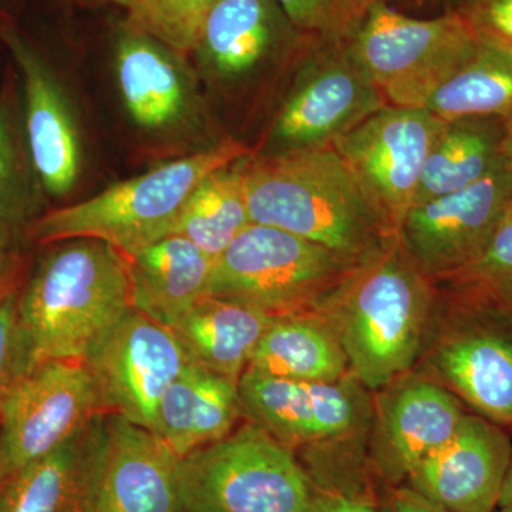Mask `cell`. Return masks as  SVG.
Instances as JSON below:
<instances>
[{
    "instance_id": "cell-28",
    "label": "cell",
    "mask_w": 512,
    "mask_h": 512,
    "mask_svg": "<svg viewBox=\"0 0 512 512\" xmlns=\"http://www.w3.org/2000/svg\"><path fill=\"white\" fill-rule=\"evenodd\" d=\"M247 157L208 174L191 192L175 222L174 235L190 239L215 261L252 224L244 184Z\"/></svg>"
},
{
    "instance_id": "cell-42",
    "label": "cell",
    "mask_w": 512,
    "mask_h": 512,
    "mask_svg": "<svg viewBox=\"0 0 512 512\" xmlns=\"http://www.w3.org/2000/svg\"><path fill=\"white\" fill-rule=\"evenodd\" d=\"M383 2L389 3L390 5V2H392V0H383ZM397 2H399V0H397Z\"/></svg>"
},
{
    "instance_id": "cell-20",
    "label": "cell",
    "mask_w": 512,
    "mask_h": 512,
    "mask_svg": "<svg viewBox=\"0 0 512 512\" xmlns=\"http://www.w3.org/2000/svg\"><path fill=\"white\" fill-rule=\"evenodd\" d=\"M104 416L0 487V512H94Z\"/></svg>"
},
{
    "instance_id": "cell-4",
    "label": "cell",
    "mask_w": 512,
    "mask_h": 512,
    "mask_svg": "<svg viewBox=\"0 0 512 512\" xmlns=\"http://www.w3.org/2000/svg\"><path fill=\"white\" fill-rule=\"evenodd\" d=\"M252 154L235 138L121 181L89 200L46 212L26 229L40 245L97 239L123 255L173 234L185 202L212 171Z\"/></svg>"
},
{
    "instance_id": "cell-36",
    "label": "cell",
    "mask_w": 512,
    "mask_h": 512,
    "mask_svg": "<svg viewBox=\"0 0 512 512\" xmlns=\"http://www.w3.org/2000/svg\"><path fill=\"white\" fill-rule=\"evenodd\" d=\"M311 512H379L372 504L338 491L315 488Z\"/></svg>"
},
{
    "instance_id": "cell-8",
    "label": "cell",
    "mask_w": 512,
    "mask_h": 512,
    "mask_svg": "<svg viewBox=\"0 0 512 512\" xmlns=\"http://www.w3.org/2000/svg\"><path fill=\"white\" fill-rule=\"evenodd\" d=\"M289 82L258 156L332 147L386 106L346 42L309 37L289 67Z\"/></svg>"
},
{
    "instance_id": "cell-34",
    "label": "cell",
    "mask_w": 512,
    "mask_h": 512,
    "mask_svg": "<svg viewBox=\"0 0 512 512\" xmlns=\"http://www.w3.org/2000/svg\"><path fill=\"white\" fill-rule=\"evenodd\" d=\"M478 39L512 50V0H450Z\"/></svg>"
},
{
    "instance_id": "cell-6",
    "label": "cell",
    "mask_w": 512,
    "mask_h": 512,
    "mask_svg": "<svg viewBox=\"0 0 512 512\" xmlns=\"http://www.w3.org/2000/svg\"><path fill=\"white\" fill-rule=\"evenodd\" d=\"M357 265L282 229L251 224L218 256L208 295L275 316L318 311Z\"/></svg>"
},
{
    "instance_id": "cell-31",
    "label": "cell",
    "mask_w": 512,
    "mask_h": 512,
    "mask_svg": "<svg viewBox=\"0 0 512 512\" xmlns=\"http://www.w3.org/2000/svg\"><path fill=\"white\" fill-rule=\"evenodd\" d=\"M303 36L346 42L355 32L370 0H275Z\"/></svg>"
},
{
    "instance_id": "cell-10",
    "label": "cell",
    "mask_w": 512,
    "mask_h": 512,
    "mask_svg": "<svg viewBox=\"0 0 512 512\" xmlns=\"http://www.w3.org/2000/svg\"><path fill=\"white\" fill-rule=\"evenodd\" d=\"M104 414L83 362L45 360L30 367L0 407V487Z\"/></svg>"
},
{
    "instance_id": "cell-9",
    "label": "cell",
    "mask_w": 512,
    "mask_h": 512,
    "mask_svg": "<svg viewBox=\"0 0 512 512\" xmlns=\"http://www.w3.org/2000/svg\"><path fill=\"white\" fill-rule=\"evenodd\" d=\"M423 355L431 379L512 429V309L439 288Z\"/></svg>"
},
{
    "instance_id": "cell-1",
    "label": "cell",
    "mask_w": 512,
    "mask_h": 512,
    "mask_svg": "<svg viewBox=\"0 0 512 512\" xmlns=\"http://www.w3.org/2000/svg\"><path fill=\"white\" fill-rule=\"evenodd\" d=\"M252 224L268 225L365 261L396 232L332 147L244 160Z\"/></svg>"
},
{
    "instance_id": "cell-15",
    "label": "cell",
    "mask_w": 512,
    "mask_h": 512,
    "mask_svg": "<svg viewBox=\"0 0 512 512\" xmlns=\"http://www.w3.org/2000/svg\"><path fill=\"white\" fill-rule=\"evenodd\" d=\"M275 0H217L202 23L195 52L228 89L288 70L308 42Z\"/></svg>"
},
{
    "instance_id": "cell-2",
    "label": "cell",
    "mask_w": 512,
    "mask_h": 512,
    "mask_svg": "<svg viewBox=\"0 0 512 512\" xmlns=\"http://www.w3.org/2000/svg\"><path fill=\"white\" fill-rule=\"evenodd\" d=\"M439 288L394 237L360 262L318 311L338 333L350 375L365 389L402 379L426 349Z\"/></svg>"
},
{
    "instance_id": "cell-25",
    "label": "cell",
    "mask_w": 512,
    "mask_h": 512,
    "mask_svg": "<svg viewBox=\"0 0 512 512\" xmlns=\"http://www.w3.org/2000/svg\"><path fill=\"white\" fill-rule=\"evenodd\" d=\"M249 370L298 382L335 383L349 376V360L325 313L276 316L256 346Z\"/></svg>"
},
{
    "instance_id": "cell-3",
    "label": "cell",
    "mask_w": 512,
    "mask_h": 512,
    "mask_svg": "<svg viewBox=\"0 0 512 512\" xmlns=\"http://www.w3.org/2000/svg\"><path fill=\"white\" fill-rule=\"evenodd\" d=\"M19 291L18 312L33 365L84 362L133 309L126 258L97 239L57 242Z\"/></svg>"
},
{
    "instance_id": "cell-33",
    "label": "cell",
    "mask_w": 512,
    "mask_h": 512,
    "mask_svg": "<svg viewBox=\"0 0 512 512\" xmlns=\"http://www.w3.org/2000/svg\"><path fill=\"white\" fill-rule=\"evenodd\" d=\"M19 291L0 299V407L10 389L33 366L19 322Z\"/></svg>"
},
{
    "instance_id": "cell-38",
    "label": "cell",
    "mask_w": 512,
    "mask_h": 512,
    "mask_svg": "<svg viewBox=\"0 0 512 512\" xmlns=\"http://www.w3.org/2000/svg\"><path fill=\"white\" fill-rule=\"evenodd\" d=\"M508 505H512V458L510 467H508L507 476H505L500 500H498V507H508Z\"/></svg>"
},
{
    "instance_id": "cell-37",
    "label": "cell",
    "mask_w": 512,
    "mask_h": 512,
    "mask_svg": "<svg viewBox=\"0 0 512 512\" xmlns=\"http://www.w3.org/2000/svg\"><path fill=\"white\" fill-rule=\"evenodd\" d=\"M380 512H448L437 507L426 498L414 493L406 485L390 488L383 500Z\"/></svg>"
},
{
    "instance_id": "cell-32",
    "label": "cell",
    "mask_w": 512,
    "mask_h": 512,
    "mask_svg": "<svg viewBox=\"0 0 512 512\" xmlns=\"http://www.w3.org/2000/svg\"><path fill=\"white\" fill-rule=\"evenodd\" d=\"M30 198L8 101L0 100V220L16 231L30 225Z\"/></svg>"
},
{
    "instance_id": "cell-11",
    "label": "cell",
    "mask_w": 512,
    "mask_h": 512,
    "mask_svg": "<svg viewBox=\"0 0 512 512\" xmlns=\"http://www.w3.org/2000/svg\"><path fill=\"white\" fill-rule=\"evenodd\" d=\"M104 414L154 430L158 404L191 360L173 330L131 309L84 359Z\"/></svg>"
},
{
    "instance_id": "cell-5",
    "label": "cell",
    "mask_w": 512,
    "mask_h": 512,
    "mask_svg": "<svg viewBox=\"0 0 512 512\" xmlns=\"http://www.w3.org/2000/svg\"><path fill=\"white\" fill-rule=\"evenodd\" d=\"M315 488L295 451L249 420L178 461L181 512H311Z\"/></svg>"
},
{
    "instance_id": "cell-24",
    "label": "cell",
    "mask_w": 512,
    "mask_h": 512,
    "mask_svg": "<svg viewBox=\"0 0 512 512\" xmlns=\"http://www.w3.org/2000/svg\"><path fill=\"white\" fill-rule=\"evenodd\" d=\"M178 53L153 37L124 29L117 46V80L131 119L146 130L173 126L188 104Z\"/></svg>"
},
{
    "instance_id": "cell-7",
    "label": "cell",
    "mask_w": 512,
    "mask_h": 512,
    "mask_svg": "<svg viewBox=\"0 0 512 512\" xmlns=\"http://www.w3.org/2000/svg\"><path fill=\"white\" fill-rule=\"evenodd\" d=\"M476 43L473 29L453 10L417 19L370 0L348 47L387 104L424 109Z\"/></svg>"
},
{
    "instance_id": "cell-23",
    "label": "cell",
    "mask_w": 512,
    "mask_h": 512,
    "mask_svg": "<svg viewBox=\"0 0 512 512\" xmlns=\"http://www.w3.org/2000/svg\"><path fill=\"white\" fill-rule=\"evenodd\" d=\"M275 318L255 306L205 295L170 330L191 363L239 380Z\"/></svg>"
},
{
    "instance_id": "cell-27",
    "label": "cell",
    "mask_w": 512,
    "mask_h": 512,
    "mask_svg": "<svg viewBox=\"0 0 512 512\" xmlns=\"http://www.w3.org/2000/svg\"><path fill=\"white\" fill-rule=\"evenodd\" d=\"M443 121L464 117H512V50L478 39L463 63L427 101Z\"/></svg>"
},
{
    "instance_id": "cell-22",
    "label": "cell",
    "mask_w": 512,
    "mask_h": 512,
    "mask_svg": "<svg viewBox=\"0 0 512 512\" xmlns=\"http://www.w3.org/2000/svg\"><path fill=\"white\" fill-rule=\"evenodd\" d=\"M241 416L238 380L190 363L165 390L153 431L183 458L224 439Z\"/></svg>"
},
{
    "instance_id": "cell-39",
    "label": "cell",
    "mask_w": 512,
    "mask_h": 512,
    "mask_svg": "<svg viewBox=\"0 0 512 512\" xmlns=\"http://www.w3.org/2000/svg\"><path fill=\"white\" fill-rule=\"evenodd\" d=\"M507 130H508V137H507V153L508 158H510V164L512 168V117L507 120Z\"/></svg>"
},
{
    "instance_id": "cell-16",
    "label": "cell",
    "mask_w": 512,
    "mask_h": 512,
    "mask_svg": "<svg viewBox=\"0 0 512 512\" xmlns=\"http://www.w3.org/2000/svg\"><path fill=\"white\" fill-rule=\"evenodd\" d=\"M467 412L456 394L431 377H403L384 389L370 461L390 487L406 483L424 458L456 433Z\"/></svg>"
},
{
    "instance_id": "cell-29",
    "label": "cell",
    "mask_w": 512,
    "mask_h": 512,
    "mask_svg": "<svg viewBox=\"0 0 512 512\" xmlns=\"http://www.w3.org/2000/svg\"><path fill=\"white\" fill-rule=\"evenodd\" d=\"M436 285L443 291L512 309V202L480 254Z\"/></svg>"
},
{
    "instance_id": "cell-13",
    "label": "cell",
    "mask_w": 512,
    "mask_h": 512,
    "mask_svg": "<svg viewBox=\"0 0 512 512\" xmlns=\"http://www.w3.org/2000/svg\"><path fill=\"white\" fill-rule=\"evenodd\" d=\"M443 124L423 107L386 104L332 146L394 232L412 207Z\"/></svg>"
},
{
    "instance_id": "cell-41",
    "label": "cell",
    "mask_w": 512,
    "mask_h": 512,
    "mask_svg": "<svg viewBox=\"0 0 512 512\" xmlns=\"http://www.w3.org/2000/svg\"><path fill=\"white\" fill-rule=\"evenodd\" d=\"M494 512H512V505H508V507H497Z\"/></svg>"
},
{
    "instance_id": "cell-18",
    "label": "cell",
    "mask_w": 512,
    "mask_h": 512,
    "mask_svg": "<svg viewBox=\"0 0 512 512\" xmlns=\"http://www.w3.org/2000/svg\"><path fill=\"white\" fill-rule=\"evenodd\" d=\"M178 461L154 431L106 414L94 512H181Z\"/></svg>"
},
{
    "instance_id": "cell-30",
    "label": "cell",
    "mask_w": 512,
    "mask_h": 512,
    "mask_svg": "<svg viewBox=\"0 0 512 512\" xmlns=\"http://www.w3.org/2000/svg\"><path fill=\"white\" fill-rule=\"evenodd\" d=\"M217 0H133L126 28L136 30L178 53L197 46L202 23Z\"/></svg>"
},
{
    "instance_id": "cell-14",
    "label": "cell",
    "mask_w": 512,
    "mask_h": 512,
    "mask_svg": "<svg viewBox=\"0 0 512 512\" xmlns=\"http://www.w3.org/2000/svg\"><path fill=\"white\" fill-rule=\"evenodd\" d=\"M238 387L247 420L293 451L352 436L370 417L365 387L353 376L335 383H313L247 369Z\"/></svg>"
},
{
    "instance_id": "cell-19",
    "label": "cell",
    "mask_w": 512,
    "mask_h": 512,
    "mask_svg": "<svg viewBox=\"0 0 512 512\" xmlns=\"http://www.w3.org/2000/svg\"><path fill=\"white\" fill-rule=\"evenodd\" d=\"M3 39L22 72L25 128L30 161L43 190L52 197L72 191L82 165V147L69 101L42 56L13 30Z\"/></svg>"
},
{
    "instance_id": "cell-17",
    "label": "cell",
    "mask_w": 512,
    "mask_h": 512,
    "mask_svg": "<svg viewBox=\"0 0 512 512\" xmlns=\"http://www.w3.org/2000/svg\"><path fill=\"white\" fill-rule=\"evenodd\" d=\"M511 458L504 427L467 413L453 437L424 458L404 485L448 512H494Z\"/></svg>"
},
{
    "instance_id": "cell-35",
    "label": "cell",
    "mask_w": 512,
    "mask_h": 512,
    "mask_svg": "<svg viewBox=\"0 0 512 512\" xmlns=\"http://www.w3.org/2000/svg\"><path fill=\"white\" fill-rule=\"evenodd\" d=\"M20 232L0 220V299L19 291Z\"/></svg>"
},
{
    "instance_id": "cell-40",
    "label": "cell",
    "mask_w": 512,
    "mask_h": 512,
    "mask_svg": "<svg viewBox=\"0 0 512 512\" xmlns=\"http://www.w3.org/2000/svg\"><path fill=\"white\" fill-rule=\"evenodd\" d=\"M111 2L119 3V5L126 6V8H128V6L131 5V2H133V0H111Z\"/></svg>"
},
{
    "instance_id": "cell-21",
    "label": "cell",
    "mask_w": 512,
    "mask_h": 512,
    "mask_svg": "<svg viewBox=\"0 0 512 512\" xmlns=\"http://www.w3.org/2000/svg\"><path fill=\"white\" fill-rule=\"evenodd\" d=\"M124 258L133 308L165 328H173L194 303L208 295L215 259L181 235L158 239Z\"/></svg>"
},
{
    "instance_id": "cell-26",
    "label": "cell",
    "mask_w": 512,
    "mask_h": 512,
    "mask_svg": "<svg viewBox=\"0 0 512 512\" xmlns=\"http://www.w3.org/2000/svg\"><path fill=\"white\" fill-rule=\"evenodd\" d=\"M507 137V120L501 117L444 121L424 164L413 204L464 190L494 173L510 160Z\"/></svg>"
},
{
    "instance_id": "cell-12",
    "label": "cell",
    "mask_w": 512,
    "mask_h": 512,
    "mask_svg": "<svg viewBox=\"0 0 512 512\" xmlns=\"http://www.w3.org/2000/svg\"><path fill=\"white\" fill-rule=\"evenodd\" d=\"M511 202L508 160L464 190L413 204L396 229L397 241L414 265L440 284L480 254Z\"/></svg>"
}]
</instances>
